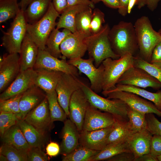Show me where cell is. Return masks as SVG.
<instances>
[{
    "label": "cell",
    "instance_id": "14",
    "mask_svg": "<svg viewBox=\"0 0 161 161\" xmlns=\"http://www.w3.org/2000/svg\"><path fill=\"white\" fill-rule=\"evenodd\" d=\"M23 120L45 135L46 133L51 129L53 123L47 97L31 110Z\"/></svg>",
    "mask_w": 161,
    "mask_h": 161
},
{
    "label": "cell",
    "instance_id": "58",
    "mask_svg": "<svg viewBox=\"0 0 161 161\" xmlns=\"http://www.w3.org/2000/svg\"><path fill=\"white\" fill-rule=\"evenodd\" d=\"M0 161H8L7 158L4 155L0 154Z\"/></svg>",
    "mask_w": 161,
    "mask_h": 161
},
{
    "label": "cell",
    "instance_id": "46",
    "mask_svg": "<svg viewBox=\"0 0 161 161\" xmlns=\"http://www.w3.org/2000/svg\"><path fill=\"white\" fill-rule=\"evenodd\" d=\"M135 157L131 152H124L120 153L106 160L108 161H135Z\"/></svg>",
    "mask_w": 161,
    "mask_h": 161
},
{
    "label": "cell",
    "instance_id": "11",
    "mask_svg": "<svg viewBox=\"0 0 161 161\" xmlns=\"http://www.w3.org/2000/svg\"><path fill=\"white\" fill-rule=\"evenodd\" d=\"M81 82L76 76L62 72L58 82L55 89L58 100L67 116L71 97L75 92L81 89Z\"/></svg>",
    "mask_w": 161,
    "mask_h": 161
},
{
    "label": "cell",
    "instance_id": "60",
    "mask_svg": "<svg viewBox=\"0 0 161 161\" xmlns=\"http://www.w3.org/2000/svg\"><path fill=\"white\" fill-rule=\"evenodd\" d=\"M158 32L161 35V29H160Z\"/></svg>",
    "mask_w": 161,
    "mask_h": 161
},
{
    "label": "cell",
    "instance_id": "62",
    "mask_svg": "<svg viewBox=\"0 0 161 161\" xmlns=\"http://www.w3.org/2000/svg\"><path fill=\"white\" fill-rule=\"evenodd\" d=\"M3 0H0V1H3Z\"/></svg>",
    "mask_w": 161,
    "mask_h": 161
},
{
    "label": "cell",
    "instance_id": "20",
    "mask_svg": "<svg viewBox=\"0 0 161 161\" xmlns=\"http://www.w3.org/2000/svg\"><path fill=\"white\" fill-rule=\"evenodd\" d=\"M44 92L34 85L22 93L19 102L20 113L16 115L19 120H23L31 110L43 101L46 97Z\"/></svg>",
    "mask_w": 161,
    "mask_h": 161
},
{
    "label": "cell",
    "instance_id": "12",
    "mask_svg": "<svg viewBox=\"0 0 161 161\" xmlns=\"http://www.w3.org/2000/svg\"><path fill=\"white\" fill-rule=\"evenodd\" d=\"M87 36L77 31L66 36L60 46L63 57L69 60L82 58L87 51Z\"/></svg>",
    "mask_w": 161,
    "mask_h": 161
},
{
    "label": "cell",
    "instance_id": "47",
    "mask_svg": "<svg viewBox=\"0 0 161 161\" xmlns=\"http://www.w3.org/2000/svg\"><path fill=\"white\" fill-rule=\"evenodd\" d=\"M150 63L161 66V41L154 49Z\"/></svg>",
    "mask_w": 161,
    "mask_h": 161
},
{
    "label": "cell",
    "instance_id": "6",
    "mask_svg": "<svg viewBox=\"0 0 161 161\" xmlns=\"http://www.w3.org/2000/svg\"><path fill=\"white\" fill-rule=\"evenodd\" d=\"M102 64L104 67L102 91H106L114 88L122 75L134 66V56L127 54L117 59L109 58Z\"/></svg>",
    "mask_w": 161,
    "mask_h": 161
},
{
    "label": "cell",
    "instance_id": "8",
    "mask_svg": "<svg viewBox=\"0 0 161 161\" xmlns=\"http://www.w3.org/2000/svg\"><path fill=\"white\" fill-rule=\"evenodd\" d=\"M102 92L107 98L120 100L129 107L141 113H153L161 117V111L152 102L143 99L134 93L121 91Z\"/></svg>",
    "mask_w": 161,
    "mask_h": 161
},
{
    "label": "cell",
    "instance_id": "38",
    "mask_svg": "<svg viewBox=\"0 0 161 161\" xmlns=\"http://www.w3.org/2000/svg\"><path fill=\"white\" fill-rule=\"evenodd\" d=\"M0 153L8 161H27V151L18 149L6 143H3L1 146Z\"/></svg>",
    "mask_w": 161,
    "mask_h": 161
},
{
    "label": "cell",
    "instance_id": "17",
    "mask_svg": "<svg viewBox=\"0 0 161 161\" xmlns=\"http://www.w3.org/2000/svg\"><path fill=\"white\" fill-rule=\"evenodd\" d=\"M90 105L81 88L75 92L71 97L69 117L80 132L83 130L85 115Z\"/></svg>",
    "mask_w": 161,
    "mask_h": 161
},
{
    "label": "cell",
    "instance_id": "43",
    "mask_svg": "<svg viewBox=\"0 0 161 161\" xmlns=\"http://www.w3.org/2000/svg\"><path fill=\"white\" fill-rule=\"evenodd\" d=\"M147 123L146 129L153 135L161 136V122L156 118L154 114H145Z\"/></svg>",
    "mask_w": 161,
    "mask_h": 161
},
{
    "label": "cell",
    "instance_id": "57",
    "mask_svg": "<svg viewBox=\"0 0 161 161\" xmlns=\"http://www.w3.org/2000/svg\"><path fill=\"white\" fill-rule=\"evenodd\" d=\"M147 4V0H137V8L140 9Z\"/></svg>",
    "mask_w": 161,
    "mask_h": 161
},
{
    "label": "cell",
    "instance_id": "48",
    "mask_svg": "<svg viewBox=\"0 0 161 161\" xmlns=\"http://www.w3.org/2000/svg\"><path fill=\"white\" fill-rule=\"evenodd\" d=\"M47 154L51 157H55L60 152V147L58 143L51 142L46 147Z\"/></svg>",
    "mask_w": 161,
    "mask_h": 161
},
{
    "label": "cell",
    "instance_id": "44",
    "mask_svg": "<svg viewBox=\"0 0 161 161\" xmlns=\"http://www.w3.org/2000/svg\"><path fill=\"white\" fill-rule=\"evenodd\" d=\"M27 161H47L48 158L41 148L31 147L27 151Z\"/></svg>",
    "mask_w": 161,
    "mask_h": 161
},
{
    "label": "cell",
    "instance_id": "30",
    "mask_svg": "<svg viewBox=\"0 0 161 161\" xmlns=\"http://www.w3.org/2000/svg\"><path fill=\"white\" fill-rule=\"evenodd\" d=\"M18 124L31 147L42 148L44 145L46 141L45 135L24 120H19Z\"/></svg>",
    "mask_w": 161,
    "mask_h": 161
},
{
    "label": "cell",
    "instance_id": "33",
    "mask_svg": "<svg viewBox=\"0 0 161 161\" xmlns=\"http://www.w3.org/2000/svg\"><path fill=\"white\" fill-rule=\"evenodd\" d=\"M46 94L52 121L64 122L67 116L58 102L55 91Z\"/></svg>",
    "mask_w": 161,
    "mask_h": 161
},
{
    "label": "cell",
    "instance_id": "22",
    "mask_svg": "<svg viewBox=\"0 0 161 161\" xmlns=\"http://www.w3.org/2000/svg\"><path fill=\"white\" fill-rule=\"evenodd\" d=\"M152 135L146 129L134 132L126 140L129 148L134 154L135 160L143 155L150 153L151 142Z\"/></svg>",
    "mask_w": 161,
    "mask_h": 161
},
{
    "label": "cell",
    "instance_id": "9",
    "mask_svg": "<svg viewBox=\"0 0 161 161\" xmlns=\"http://www.w3.org/2000/svg\"><path fill=\"white\" fill-rule=\"evenodd\" d=\"M67 62L88 77L90 81V88L92 90L97 93L102 92L104 72L102 64L97 67L94 64L93 60L90 58L88 59L80 58L70 59Z\"/></svg>",
    "mask_w": 161,
    "mask_h": 161
},
{
    "label": "cell",
    "instance_id": "28",
    "mask_svg": "<svg viewBox=\"0 0 161 161\" xmlns=\"http://www.w3.org/2000/svg\"><path fill=\"white\" fill-rule=\"evenodd\" d=\"M124 91L134 93L152 102L161 111V90L152 92L142 88L132 86L117 84L112 89L106 91Z\"/></svg>",
    "mask_w": 161,
    "mask_h": 161
},
{
    "label": "cell",
    "instance_id": "39",
    "mask_svg": "<svg viewBox=\"0 0 161 161\" xmlns=\"http://www.w3.org/2000/svg\"><path fill=\"white\" fill-rule=\"evenodd\" d=\"M134 66L141 68L161 83V66L147 61L140 56L134 57Z\"/></svg>",
    "mask_w": 161,
    "mask_h": 161
},
{
    "label": "cell",
    "instance_id": "23",
    "mask_svg": "<svg viewBox=\"0 0 161 161\" xmlns=\"http://www.w3.org/2000/svg\"><path fill=\"white\" fill-rule=\"evenodd\" d=\"M38 49V47L27 32L19 53L20 71L33 68L37 60Z\"/></svg>",
    "mask_w": 161,
    "mask_h": 161
},
{
    "label": "cell",
    "instance_id": "31",
    "mask_svg": "<svg viewBox=\"0 0 161 161\" xmlns=\"http://www.w3.org/2000/svg\"><path fill=\"white\" fill-rule=\"evenodd\" d=\"M128 121L117 120L113 125V129L110 133L107 142L109 144L126 141L133 133Z\"/></svg>",
    "mask_w": 161,
    "mask_h": 161
},
{
    "label": "cell",
    "instance_id": "21",
    "mask_svg": "<svg viewBox=\"0 0 161 161\" xmlns=\"http://www.w3.org/2000/svg\"><path fill=\"white\" fill-rule=\"evenodd\" d=\"M62 131L60 153L66 155L79 145L80 132L75 125L69 119L64 122Z\"/></svg>",
    "mask_w": 161,
    "mask_h": 161
},
{
    "label": "cell",
    "instance_id": "45",
    "mask_svg": "<svg viewBox=\"0 0 161 161\" xmlns=\"http://www.w3.org/2000/svg\"><path fill=\"white\" fill-rule=\"evenodd\" d=\"M150 153L156 156L161 154V136L152 135L151 142Z\"/></svg>",
    "mask_w": 161,
    "mask_h": 161
},
{
    "label": "cell",
    "instance_id": "51",
    "mask_svg": "<svg viewBox=\"0 0 161 161\" xmlns=\"http://www.w3.org/2000/svg\"><path fill=\"white\" fill-rule=\"evenodd\" d=\"M95 4L99 2L102 1L109 7L113 9H118L119 7L118 0H91Z\"/></svg>",
    "mask_w": 161,
    "mask_h": 161
},
{
    "label": "cell",
    "instance_id": "15",
    "mask_svg": "<svg viewBox=\"0 0 161 161\" xmlns=\"http://www.w3.org/2000/svg\"><path fill=\"white\" fill-rule=\"evenodd\" d=\"M0 62V92L4 91L20 72L19 55L18 53L4 55Z\"/></svg>",
    "mask_w": 161,
    "mask_h": 161
},
{
    "label": "cell",
    "instance_id": "18",
    "mask_svg": "<svg viewBox=\"0 0 161 161\" xmlns=\"http://www.w3.org/2000/svg\"><path fill=\"white\" fill-rule=\"evenodd\" d=\"M116 119L107 112H102L90 105L85 115L83 130L92 131L112 126Z\"/></svg>",
    "mask_w": 161,
    "mask_h": 161
},
{
    "label": "cell",
    "instance_id": "26",
    "mask_svg": "<svg viewBox=\"0 0 161 161\" xmlns=\"http://www.w3.org/2000/svg\"><path fill=\"white\" fill-rule=\"evenodd\" d=\"M89 7L79 5L68 7L62 13L57 23V29L64 28L70 30L72 33L76 31L75 19L77 15Z\"/></svg>",
    "mask_w": 161,
    "mask_h": 161
},
{
    "label": "cell",
    "instance_id": "4",
    "mask_svg": "<svg viewBox=\"0 0 161 161\" xmlns=\"http://www.w3.org/2000/svg\"><path fill=\"white\" fill-rule=\"evenodd\" d=\"M60 16L51 2L47 11L41 18L33 24L27 23V32L39 49L45 50L47 40L56 26L57 18Z\"/></svg>",
    "mask_w": 161,
    "mask_h": 161
},
{
    "label": "cell",
    "instance_id": "3",
    "mask_svg": "<svg viewBox=\"0 0 161 161\" xmlns=\"http://www.w3.org/2000/svg\"><path fill=\"white\" fill-rule=\"evenodd\" d=\"M110 29L109 25L106 24L98 32L86 37L89 58L93 60L97 67L106 58L116 59L120 57L114 52L111 47L108 37Z\"/></svg>",
    "mask_w": 161,
    "mask_h": 161
},
{
    "label": "cell",
    "instance_id": "24",
    "mask_svg": "<svg viewBox=\"0 0 161 161\" xmlns=\"http://www.w3.org/2000/svg\"><path fill=\"white\" fill-rule=\"evenodd\" d=\"M35 70L37 72L35 85L43 90L46 93H49L55 90L58 82L62 72L44 68H39Z\"/></svg>",
    "mask_w": 161,
    "mask_h": 161
},
{
    "label": "cell",
    "instance_id": "52",
    "mask_svg": "<svg viewBox=\"0 0 161 161\" xmlns=\"http://www.w3.org/2000/svg\"><path fill=\"white\" fill-rule=\"evenodd\" d=\"M129 0H118L119 7V13L123 16H125L128 14L127 9Z\"/></svg>",
    "mask_w": 161,
    "mask_h": 161
},
{
    "label": "cell",
    "instance_id": "35",
    "mask_svg": "<svg viewBox=\"0 0 161 161\" xmlns=\"http://www.w3.org/2000/svg\"><path fill=\"white\" fill-rule=\"evenodd\" d=\"M89 7L79 13L75 19L76 31L81 32L87 36L91 35L90 27L93 11Z\"/></svg>",
    "mask_w": 161,
    "mask_h": 161
},
{
    "label": "cell",
    "instance_id": "53",
    "mask_svg": "<svg viewBox=\"0 0 161 161\" xmlns=\"http://www.w3.org/2000/svg\"><path fill=\"white\" fill-rule=\"evenodd\" d=\"M135 161H158V160L157 156L149 153L136 159Z\"/></svg>",
    "mask_w": 161,
    "mask_h": 161
},
{
    "label": "cell",
    "instance_id": "19",
    "mask_svg": "<svg viewBox=\"0 0 161 161\" xmlns=\"http://www.w3.org/2000/svg\"><path fill=\"white\" fill-rule=\"evenodd\" d=\"M113 128V125L92 131L82 130L80 132L79 145L94 150L101 151L107 145L108 137Z\"/></svg>",
    "mask_w": 161,
    "mask_h": 161
},
{
    "label": "cell",
    "instance_id": "50",
    "mask_svg": "<svg viewBox=\"0 0 161 161\" xmlns=\"http://www.w3.org/2000/svg\"><path fill=\"white\" fill-rule=\"evenodd\" d=\"M67 0L68 7L79 5H83L87 6L92 9L94 8L95 7L94 4L91 0Z\"/></svg>",
    "mask_w": 161,
    "mask_h": 161
},
{
    "label": "cell",
    "instance_id": "41",
    "mask_svg": "<svg viewBox=\"0 0 161 161\" xmlns=\"http://www.w3.org/2000/svg\"><path fill=\"white\" fill-rule=\"evenodd\" d=\"M19 120L16 115L12 113L0 112V134L1 137L4 133L12 126L17 124Z\"/></svg>",
    "mask_w": 161,
    "mask_h": 161
},
{
    "label": "cell",
    "instance_id": "55",
    "mask_svg": "<svg viewBox=\"0 0 161 161\" xmlns=\"http://www.w3.org/2000/svg\"><path fill=\"white\" fill-rule=\"evenodd\" d=\"M137 0H129L128 6V13L130 14L135 4H137Z\"/></svg>",
    "mask_w": 161,
    "mask_h": 161
},
{
    "label": "cell",
    "instance_id": "29",
    "mask_svg": "<svg viewBox=\"0 0 161 161\" xmlns=\"http://www.w3.org/2000/svg\"><path fill=\"white\" fill-rule=\"evenodd\" d=\"M71 33L70 30L66 29H64L60 31L55 28L51 32L47 40L45 50L54 57L66 59L61 54L60 46L64 38Z\"/></svg>",
    "mask_w": 161,
    "mask_h": 161
},
{
    "label": "cell",
    "instance_id": "7",
    "mask_svg": "<svg viewBox=\"0 0 161 161\" xmlns=\"http://www.w3.org/2000/svg\"><path fill=\"white\" fill-rule=\"evenodd\" d=\"M27 24L24 11L21 9L7 31H2L1 44L8 53H19L22 42L27 32Z\"/></svg>",
    "mask_w": 161,
    "mask_h": 161
},
{
    "label": "cell",
    "instance_id": "42",
    "mask_svg": "<svg viewBox=\"0 0 161 161\" xmlns=\"http://www.w3.org/2000/svg\"><path fill=\"white\" fill-rule=\"evenodd\" d=\"M105 23V14L98 8H95L93 11L90 27L91 35L94 34L99 32Z\"/></svg>",
    "mask_w": 161,
    "mask_h": 161
},
{
    "label": "cell",
    "instance_id": "34",
    "mask_svg": "<svg viewBox=\"0 0 161 161\" xmlns=\"http://www.w3.org/2000/svg\"><path fill=\"white\" fill-rule=\"evenodd\" d=\"M18 0L0 1V23L14 18L21 10Z\"/></svg>",
    "mask_w": 161,
    "mask_h": 161
},
{
    "label": "cell",
    "instance_id": "13",
    "mask_svg": "<svg viewBox=\"0 0 161 161\" xmlns=\"http://www.w3.org/2000/svg\"><path fill=\"white\" fill-rule=\"evenodd\" d=\"M33 68H44L71 74L78 75V70L69 64L65 59H61L53 56L45 50L38 49L37 60Z\"/></svg>",
    "mask_w": 161,
    "mask_h": 161
},
{
    "label": "cell",
    "instance_id": "10",
    "mask_svg": "<svg viewBox=\"0 0 161 161\" xmlns=\"http://www.w3.org/2000/svg\"><path fill=\"white\" fill-rule=\"evenodd\" d=\"M128 85L142 88L149 87L157 90L161 83L143 69L134 66L127 70L118 80L117 84Z\"/></svg>",
    "mask_w": 161,
    "mask_h": 161
},
{
    "label": "cell",
    "instance_id": "36",
    "mask_svg": "<svg viewBox=\"0 0 161 161\" xmlns=\"http://www.w3.org/2000/svg\"><path fill=\"white\" fill-rule=\"evenodd\" d=\"M100 151L92 150L79 145L70 153L64 156L62 161H88Z\"/></svg>",
    "mask_w": 161,
    "mask_h": 161
},
{
    "label": "cell",
    "instance_id": "56",
    "mask_svg": "<svg viewBox=\"0 0 161 161\" xmlns=\"http://www.w3.org/2000/svg\"><path fill=\"white\" fill-rule=\"evenodd\" d=\"M28 1L29 0H20L19 4L21 9L24 11L25 10L28 5Z\"/></svg>",
    "mask_w": 161,
    "mask_h": 161
},
{
    "label": "cell",
    "instance_id": "27",
    "mask_svg": "<svg viewBox=\"0 0 161 161\" xmlns=\"http://www.w3.org/2000/svg\"><path fill=\"white\" fill-rule=\"evenodd\" d=\"M52 0H32L28 5L24 14L28 24H33L46 13Z\"/></svg>",
    "mask_w": 161,
    "mask_h": 161
},
{
    "label": "cell",
    "instance_id": "54",
    "mask_svg": "<svg viewBox=\"0 0 161 161\" xmlns=\"http://www.w3.org/2000/svg\"><path fill=\"white\" fill-rule=\"evenodd\" d=\"M160 0H147V7L151 11H154L157 7Z\"/></svg>",
    "mask_w": 161,
    "mask_h": 161
},
{
    "label": "cell",
    "instance_id": "5",
    "mask_svg": "<svg viewBox=\"0 0 161 161\" xmlns=\"http://www.w3.org/2000/svg\"><path fill=\"white\" fill-rule=\"evenodd\" d=\"M81 88L91 106L110 113L117 120H129L128 106L123 102L118 99H109L101 97L82 82Z\"/></svg>",
    "mask_w": 161,
    "mask_h": 161
},
{
    "label": "cell",
    "instance_id": "2",
    "mask_svg": "<svg viewBox=\"0 0 161 161\" xmlns=\"http://www.w3.org/2000/svg\"><path fill=\"white\" fill-rule=\"evenodd\" d=\"M134 26L140 57L150 62L154 49L161 41V35L153 29L148 18L146 16L138 18Z\"/></svg>",
    "mask_w": 161,
    "mask_h": 161
},
{
    "label": "cell",
    "instance_id": "1",
    "mask_svg": "<svg viewBox=\"0 0 161 161\" xmlns=\"http://www.w3.org/2000/svg\"><path fill=\"white\" fill-rule=\"evenodd\" d=\"M108 37L114 52L120 57L127 54L133 55L138 48L134 25L121 21L110 29Z\"/></svg>",
    "mask_w": 161,
    "mask_h": 161
},
{
    "label": "cell",
    "instance_id": "16",
    "mask_svg": "<svg viewBox=\"0 0 161 161\" xmlns=\"http://www.w3.org/2000/svg\"><path fill=\"white\" fill-rule=\"evenodd\" d=\"M37 72L33 68L20 71L10 85L0 95V100L22 93L35 85Z\"/></svg>",
    "mask_w": 161,
    "mask_h": 161
},
{
    "label": "cell",
    "instance_id": "61",
    "mask_svg": "<svg viewBox=\"0 0 161 161\" xmlns=\"http://www.w3.org/2000/svg\"><path fill=\"white\" fill-rule=\"evenodd\" d=\"M32 0H29L28 5Z\"/></svg>",
    "mask_w": 161,
    "mask_h": 161
},
{
    "label": "cell",
    "instance_id": "37",
    "mask_svg": "<svg viewBox=\"0 0 161 161\" xmlns=\"http://www.w3.org/2000/svg\"><path fill=\"white\" fill-rule=\"evenodd\" d=\"M127 116L129 125L133 131L138 132L147 129L145 114L141 113L128 106Z\"/></svg>",
    "mask_w": 161,
    "mask_h": 161
},
{
    "label": "cell",
    "instance_id": "25",
    "mask_svg": "<svg viewBox=\"0 0 161 161\" xmlns=\"http://www.w3.org/2000/svg\"><path fill=\"white\" fill-rule=\"evenodd\" d=\"M1 138L3 143L8 144L19 150L27 151L31 147L18 123L7 130Z\"/></svg>",
    "mask_w": 161,
    "mask_h": 161
},
{
    "label": "cell",
    "instance_id": "49",
    "mask_svg": "<svg viewBox=\"0 0 161 161\" xmlns=\"http://www.w3.org/2000/svg\"><path fill=\"white\" fill-rule=\"evenodd\" d=\"M52 1L55 9L60 14L68 7L67 0H52Z\"/></svg>",
    "mask_w": 161,
    "mask_h": 161
},
{
    "label": "cell",
    "instance_id": "59",
    "mask_svg": "<svg viewBox=\"0 0 161 161\" xmlns=\"http://www.w3.org/2000/svg\"><path fill=\"white\" fill-rule=\"evenodd\" d=\"M158 161H161V154L157 156Z\"/></svg>",
    "mask_w": 161,
    "mask_h": 161
},
{
    "label": "cell",
    "instance_id": "40",
    "mask_svg": "<svg viewBox=\"0 0 161 161\" xmlns=\"http://www.w3.org/2000/svg\"><path fill=\"white\" fill-rule=\"evenodd\" d=\"M22 93L6 100H0V112L12 113L16 115L18 114L20 112L19 102Z\"/></svg>",
    "mask_w": 161,
    "mask_h": 161
},
{
    "label": "cell",
    "instance_id": "32",
    "mask_svg": "<svg viewBox=\"0 0 161 161\" xmlns=\"http://www.w3.org/2000/svg\"><path fill=\"white\" fill-rule=\"evenodd\" d=\"M124 152H131L126 140L108 144L99 153L90 158L88 161L107 160Z\"/></svg>",
    "mask_w": 161,
    "mask_h": 161
}]
</instances>
